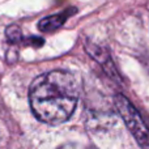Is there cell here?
I'll list each match as a JSON object with an SVG mask.
<instances>
[{"label": "cell", "mask_w": 149, "mask_h": 149, "mask_svg": "<svg viewBox=\"0 0 149 149\" xmlns=\"http://www.w3.org/2000/svg\"><path fill=\"white\" fill-rule=\"evenodd\" d=\"M80 95V84L68 71H50L38 76L29 90V101L38 120L50 126L64 123L72 116Z\"/></svg>", "instance_id": "obj_1"}, {"label": "cell", "mask_w": 149, "mask_h": 149, "mask_svg": "<svg viewBox=\"0 0 149 149\" xmlns=\"http://www.w3.org/2000/svg\"><path fill=\"white\" fill-rule=\"evenodd\" d=\"M114 100L119 115L124 120L132 136L136 139V141L143 149H149V128L137 109L123 94H116Z\"/></svg>", "instance_id": "obj_2"}, {"label": "cell", "mask_w": 149, "mask_h": 149, "mask_svg": "<svg viewBox=\"0 0 149 149\" xmlns=\"http://www.w3.org/2000/svg\"><path fill=\"white\" fill-rule=\"evenodd\" d=\"M68 16L65 13H59V15H52L49 17H45L39 21V30L41 31H52L55 29L60 28L65 22Z\"/></svg>", "instance_id": "obj_3"}, {"label": "cell", "mask_w": 149, "mask_h": 149, "mask_svg": "<svg viewBox=\"0 0 149 149\" xmlns=\"http://www.w3.org/2000/svg\"><path fill=\"white\" fill-rule=\"evenodd\" d=\"M59 149H97L94 147H90V145H84V144H65V145H62Z\"/></svg>", "instance_id": "obj_4"}]
</instances>
